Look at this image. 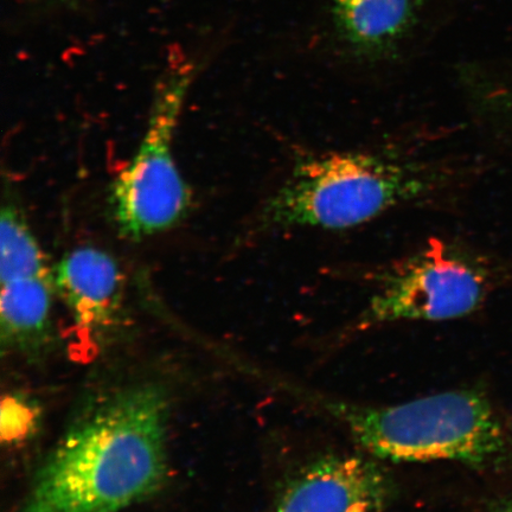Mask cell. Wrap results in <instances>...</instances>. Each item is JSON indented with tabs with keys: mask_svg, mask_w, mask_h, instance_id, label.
Returning <instances> with one entry per match:
<instances>
[{
	"mask_svg": "<svg viewBox=\"0 0 512 512\" xmlns=\"http://www.w3.org/2000/svg\"><path fill=\"white\" fill-rule=\"evenodd\" d=\"M168 401L138 386L102 400L64 435L21 512H119L168 476Z\"/></svg>",
	"mask_w": 512,
	"mask_h": 512,
	"instance_id": "6da1fadb",
	"label": "cell"
},
{
	"mask_svg": "<svg viewBox=\"0 0 512 512\" xmlns=\"http://www.w3.org/2000/svg\"><path fill=\"white\" fill-rule=\"evenodd\" d=\"M445 163L392 151L306 153L268 198L256 232L351 229L446 190Z\"/></svg>",
	"mask_w": 512,
	"mask_h": 512,
	"instance_id": "7a4b0ae2",
	"label": "cell"
},
{
	"mask_svg": "<svg viewBox=\"0 0 512 512\" xmlns=\"http://www.w3.org/2000/svg\"><path fill=\"white\" fill-rule=\"evenodd\" d=\"M298 396L381 462H453L480 469L504 451L501 422L488 399L475 390H450L388 406L360 405L305 390Z\"/></svg>",
	"mask_w": 512,
	"mask_h": 512,
	"instance_id": "3957f363",
	"label": "cell"
},
{
	"mask_svg": "<svg viewBox=\"0 0 512 512\" xmlns=\"http://www.w3.org/2000/svg\"><path fill=\"white\" fill-rule=\"evenodd\" d=\"M373 296L348 334L403 322H445L475 312L492 287L489 265L456 242L433 239L376 274Z\"/></svg>",
	"mask_w": 512,
	"mask_h": 512,
	"instance_id": "277c9868",
	"label": "cell"
},
{
	"mask_svg": "<svg viewBox=\"0 0 512 512\" xmlns=\"http://www.w3.org/2000/svg\"><path fill=\"white\" fill-rule=\"evenodd\" d=\"M194 66L171 61L153 100L149 125L132 162L115 179L112 206L121 235L142 240L174 227L187 213L191 194L172 145Z\"/></svg>",
	"mask_w": 512,
	"mask_h": 512,
	"instance_id": "5b68a950",
	"label": "cell"
},
{
	"mask_svg": "<svg viewBox=\"0 0 512 512\" xmlns=\"http://www.w3.org/2000/svg\"><path fill=\"white\" fill-rule=\"evenodd\" d=\"M382 463L361 450L311 454L281 479L272 512H386L396 484Z\"/></svg>",
	"mask_w": 512,
	"mask_h": 512,
	"instance_id": "8992f818",
	"label": "cell"
},
{
	"mask_svg": "<svg viewBox=\"0 0 512 512\" xmlns=\"http://www.w3.org/2000/svg\"><path fill=\"white\" fill-rule=\"evenodd\" d=\"M431 0H326L332 34L351 61H398L424 28Z\"/></svg>",
	"mask_w": 512,
	"mask_h": 512,
	"instance_id": "52a82bcc",
	"label": "cell"
},
{
	"mask_svg": "<svg viewBox=\"0 0 512 512\" xmlns=\"http://www.w3.org/2000/svg\"><path fill=\"white\" fill-rule=\"evenodd\" d=\"M55 288L79 328L95 334L117 319L123 275L110 254L94 247L68 253L54 271Z\"/></svg>",
	"mask_w": 512,
	"mask_h": 512,
	"instance_id": "ba28073f",
	"label": "cell"
},
{
	"mask_svg": "<svg viewBox=\"0 0 512 512\" xmlns=\"http://www.w3.org/2000/svg\"><path fill=\"white\" fill-rule=\"evenodd\" d=\"M54 291V274L2 283L0 329L4 345L30 352L49 341Z\"/></svg>",
	"mask_w": 512,
	"mask_h": 512,
	"instance_id": "9c48e42d",
	"label": "cell"
},
{
	"mask_svg": "<svg viewBox=\"0 0 512 512\" xmlns=\"http://www.w3.org/2000/svg\"><path fill=\"white\" fill-rule=\"evenodd\" d=\"M53 274L21 210L14 203L4 204L0 221V283Z\"/></svg>",
	"mask_w": 512,
	"mask_h": 512,
	"instance_id": "30bf717a",
	"label": "cell"
},
{
	"mask_svg": "<svg viewBox=\"0 0 512 512\" xmlns=\"http://www.w3.org/2000/svg\"><path fill=\"white\" fill-rule=\"evenodd\" d=\"M36 420V409L27 400L12 396L4 401L2 430L9 443L23 439L35 427Z\"/></svg>",
	"mask_w": 512,
	"mask_h": 512,
	"instance_id": "8fae6325",
	"label": "cell"
},
{
	"mask_svg": "<svg viewBox=\"0 0 512 512\" xmlns=\"http://www.w3.org/2000/svg\"><path fill=\"white\" fill-rule=\"evenodd\" d=\"M489 512H512V495L492 505Z\"/></svg>",
	"mask_w": 512,
	"mask_h": 512,
	"instance_id": "7c38bea8",
	"label": "cell"
}]
</instances>
